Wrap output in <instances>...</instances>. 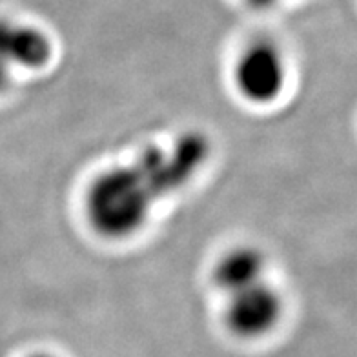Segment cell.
<instances>
[{
	"label": "cell",
	"instance_id": "6da1fadb",
	"mask_svg": "<svg viewBox=\"0 0 357 357\" xmlns=\"http://www.w3.org/2000/svg\"><path fill=\"white\" fill-rule=\"evenodd\" d=\"M212 157L206 133L188 130L169 144H151L126 165L104 169L84 193L89 228L108 241H126L148 225L160 201L183 192Z\"/></svg>",
	"mask_w": 357,
	"mask_h": 357
},
{
	"label": "cell",
	"instance_id": "7a4b0ae2",
	"mask_svg": "<svg viewBox=\"0 0 357 357\" xmlns=\"http://www.w3.org/2000/svg\"><path fill=\"white\" fill-rule=\"evenodd\" d=\"M234 86L239 97L254 106H270L284 93L288 64L281 47L257 38L241 52L234 64Z\"/></svg>",
	"mask_w": 357,
	"mask_h": 357
},
{
	"label": "cell",
	"instance_id": "3957f363",
	"mask_svg": "<svg viewBox=\"0 0 357 357\" xmlns=\"http://www.w3.org/2000/svg\"><path fill=\"white\" fill-rule=\"evenodd\" d=\"M226 297L225 326L234 337L259 341L272 334L281 323L284 312L282 297L266 279Z\"/></svg>",
	"mask_w": 357,
	"mask_h": 357
},
{
	"label": "cell",
	"instance_id": "277c9868",
	"mask_svg": "<svg viewBox=\"0 0 357 357\" xmlns=\"http://www.w3.org/2000/svg\"><path fill=\"white\" fill-rule=\"evenodd\" d=\"M53 59V43L44 29L33 24L0 19V66L37 71Z\"/></svg>",
	"mask_w": 357,
	"mask_h": 357
},
{
	"label": "cell",
	"instance_id": "5b68a950",
	"mask_svg": "<svg viewBox=\"0 0 357 357\" xmlns=\"http://www.w3.org/2000/svg\"><path fill=\"white\" fill-rule=\"evenodd\" d=\"M264 273L266 254L263 250L255 245H237L217 259L212 268V281L225 296H231L264 281Z\"/></svg>",
	"mask_w": 357,
	"mask_h": 357
},
{
	"label": "cell",
	"instance_id": "8992f818",
	"mask_svg": "<svg viewBox=\"0 0 357 357\" xmlns=\"http://www.w3.org/2000/svg\"><path fill=\"white\" fill-rule=\"evenodd\" d=\"M10 84H11V71H8L6 68L0 66V95L8 91Z\"/></svg>",
	"mask_w": 357,
	"mask_h": 357
},
{
	"label": "cell",
	"instance_id": "52a82bcc",
	"mask_svg": "<svg viewBox=\"0 0 357 357\" xmlns=\"http://www.w3.org/2000/svg\"><path fill=\"white\" fill-rule=\"evenodd\" d=\"M279 0H248V4L254 8V10H268L272 6L278 4Z\"/></svg>",
	"mask_w": 357,
	"mask_h": 357
},
{
	"label": "cell",
	"instance_id": "ba28073f",
	"mask_svg": "<svg viewBox=\"0 0 357 357\" xmlns=\"http://www.w3.org/2000/svg\"><path fill=\"white\" fill-rule=\"evenodd\" d=\"M28 357H55V356H53V354H47V352H35Z\"/></svg>",
	"mask_w": 357,
	"mask_h": 357
}]
</instances>
